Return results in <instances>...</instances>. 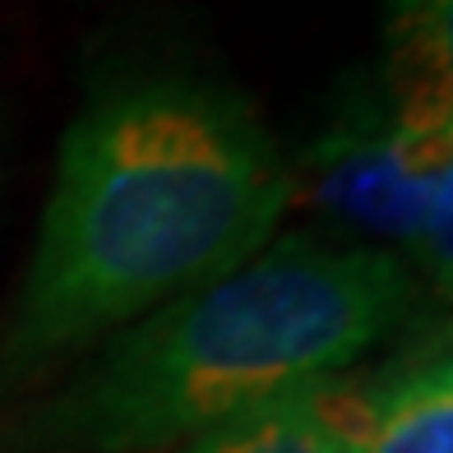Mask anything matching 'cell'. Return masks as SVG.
Here are the masks:
<instances>
[{
	"label": "cell",
	"mask_w": 453,
	"mask_h": 453,
	"mask_svg": "<svg viewBox=\"0 0 453 453\" xmlns=\"http://www.w3.org/2000/svg\"><path fill=\"white\" fill-rule=\"evenodd\" d=\"M292 218V157L203 79H130L60 139L5 361L37 370L209 282Z\"/></svg>",
	"instance_id": "obj_1"
},
{
	"label": "cell",
	"mask_w": 453,
	"mask_h": 453,
	"mask_svg": "<svg viewBox=\"0 0 453 453\" xmlns=\"http://www.w3.org/2000/svg\"><path fill=\"white\" fill-rule=\"evenodd\" d=\"M403 259L324 232H278L250 259L107 338L37 411L70 453H153L199 440L273 398L347 375L411 315Z\"/></svg>",
	"instance_id": "obj_2"
},
{
	"label": "cell",
	"mask_w": 453,
	"mask_h": 453,
	"mask_svg": "<svg viewBox=\"0 0 453 453\" xmlns=\"http://www.w3.org/2000/svg\"><path fill=\"white\" fill-rule=\"evenodd\" d=\"M311 232L403 259L421 287L449 292L453 273V149L411 139L365 74L328 126L292 157V213Z\"/></svg>",
	"instance_id": "obj_3"
},
{
	"label": "cell",
	"mask_w": 453,
	"mask_h": 453,
	"mask_svg": "<svg viewBox=\"0 0 453 453\" xmlns=\"http://www.w3.org/2000/svg\"><path fill=\"white\" fill-rule=\"evenodd\" d=\"M328 417L342 453H453V365L444 338L388 361L365 384L338 375L328 384Z\"/></svg>",
	"instance_id": "obj_4"
},
{
	"label": "cell",
	"mask_w": 453,
	"mask_h": 453,
	"mask_svg": "<svg viewBox=\"0 0 453 453\" xmlns=\"http://www.w3.org/2000/svg\"><path fill=\"white\" fill-rule=\"evenodd\" d=\"M370 74L411 139L453 149V0H388Z\"/></svg>",
	"instance_id": "obj_5"
},
{
	"label": "cell",
	"mask_w": 453,
	"mask_h": 453,
	"mask_svg": "<svg viewBox=\"0 0 453 453\" xmlns=\"http://www.w3.org/2000/svg\"><path fill=\"white\" fill-rule=\"evenodd\" d=\"M328 384L334 380L222 421L199 440L180 444V453H342L334 417H328Z\"/></svg>",
	"instance_id": "obj_6"
}]
</instances>
